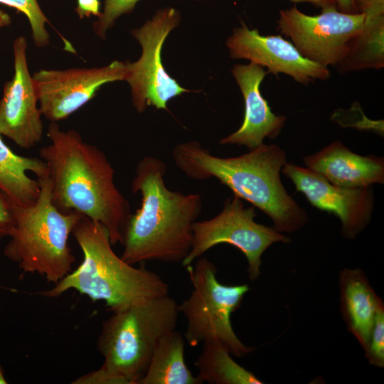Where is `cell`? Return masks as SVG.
Segmentation results:
<instances>
[{
  "label": "cell",
  "mask_w": 384,
  "mask_h": 384,
  "mask_svg": "<svg viewBox=\"0 0 384 384\" xmlns=\"http://www.w3.org/2000/svg\"><path fill=\"white\" fill-rule=\"evenodd\" d=\"M50 143L39 151L51 183V199L63 213L75 212L102 224L112 245H122L132 215L130 203L114 183L105 154L75 130L50 122Z\"/></svg>",
  "instance_id": "1"
},
{
  "label": "cell",
  "mask_w": 384,
  "mask_h": 384,
  "mask_svg": "<svg viewBox=\"0 0 384 384\" xmlns=\"http://www.w3.org/2000/svg\"><path fill=\"white\" fill-rule=\"evenodd\" d=\"M166 169L154 156L137 163L132 191L141 194L142 203L130 217L120 256L130 265L154 260L182 263L190 252L192 225L202 211L201 196L169 189Z\"/></svg>",
  "instance_id": "2"
},
{
  "label": "cell",
  "mask_w": 384,
  "mask_h": 384,
  "mask_svg": "<svg viewBox=\"0 0 384 384\" xmlns=\"http://www.w3.org/2000/svg\"><path fill=\"white\" fill-rule=\"evenodd\" d=\"M172 157L188 178L218 179L233 196L245 200L268 215L279 233H293L308 221L306 211L288 194L280 178L285 152L276 144H262L236 157L213 155L197 141L176 145Z\"/></svg>",
  "instance_id": "3"
},
{
  "label": "cell",
  "mask_w": 384,
  "mask_h": 384,
  "mask_svg": "<svg viewBox=\"0 0 384 384\" xmlns=\"http://www.w3.org/2000/svg\"><path fill=\"white\" fill-rule=\"evenodd\" d=\"M72 234L83 254L82 262L53 288L38 294L54 298L74 289L93 302H104L112 312L169 294V284L159 274L144 266L135 267L114 252L102 224L81 215Z\"/></svg>",
  "instance_id": "4"
},
{
  "label": "cell",
  "mask_w": 384,
  "mask_h": 384,
  "mask_svg": "<svg viewBox=\"0 0 384 384\" xmlns=\"http://www.w3.org/2000/svg\"><path fill=\"white\" fill-rule=\"evenodd\" d=\"M37 179L41 190L36 201L14 203L15 225L4 255L22 274H38L55 284L72 271L75 257L68 239L82 215L60 211L52 202L48 175Z\"/></svg>",
  "instance_id": "5"
},
{
  "label": "cell",
  "mask_w": 384,
  "mask_h": 384,
  "mask_svg": "<svg viewBox=\"0 0 384 384\" xmlns=\"http://www.w3.org/2000/svg\"><path fill=\"white\" fill-rule=\"evenodd\" d=\"M178 304L169 294L112 311L102 325L97 348L102 367L139 384L159 339L176 329Z\"/></svg>",
  "instance_id": "6"
},
{
  "label": "cell",
  "mask_w": 384,
  "mask_h": 384,
  "mask_svg": "<svg viewBox=\"0 0 384 384\" xmlns=\"http://www.w3.org/2000/svg\"><path fill=\"white\" fill-rule=\"evenodd\" d=\"M192 284L187 299L178 304L186 320L184 338L196 347L204 341H219L235 357H243L255 348L245 345L232 327L230 316L241 305L247 284L225 285L218 282L215 265L206 257H198L194 266L186 267Z\"/></svg>",
  "instance_id": "7"
},
{
  "label": "cell",
  "mask_w": 384,
  "mask_h": 384,
  "mask_svg": "<svg viewBox=\"0 0 384 384\" xmlns=\"http://www.w3.org/2000/svg\"><path fill=\"white\" fill-rule=\"evenodd\" d=\"M255 216L253 206L245 207L242 199L235 196L227 198L217 215L193 223L191 247L182 265H191L213 247L225 243L243 253L247 260L249 279H257L264 252L275 242L288 243L291 240L274 228L257 223Z\"/></svg>",
  "instance_id": "8"
},
{
  "label": "cell",
  "mask_w": 384,
  "mask_h": 384,
  "mask_svg": "<svg viewBox=\"0 0 384 384\" xmlns=\"http://www.w3.org/2000/svg\"><path fill=\"white\" fill-rule=\"evenodd\" d=\"M180 21L177 9L162 8L141 27L132 31L141 45L142 54L134 63L125 62L124 80L130 86L133 105L139 113L148 106L165 110L170 100L190 92L166 73L161 63L164 43Z\"/></svg>",
  "instance_id": "9"
},
{
  "label": "cell",
  "mask_w": 384,
  "mask_h": 384,
  "mask_svg": "<svg viewBox=\"0 0 384 384\" xmlns=\"http://www.w3.org/2000/svg\"><path fill=\"white\" fill-rule=\"evenodd\" d=\"M365 15L345 14L336 6L309 16L296 6L281 9L277 21L280 32L305 58L324 67L336 66L351 39L363 28Z\"/></svg>",
  "instance_id": "10"
},
{
  "label": "cell",
  "mask_w": 384,
  "mask_h": 384,
  "mask_svg": "<svg viewBox=\"0 0 384 384\" xmlns=\"http://www.w3.org/2000/svg\"><path fill=\"white\" fill-rule=\"evenodd\" d=\"M126 63L92 68L41 70L32 78L42 115L50 122L68 118L105 84L124 80Z\"/></svg>",
  "instance_id": "11"
},
{
  "label": "cell",
  "mask_w": 384,
  "mask_h": 384,
  "mask_svg": "<svg viewBox=\"0 0 384 384\" xmlns=\"http://www.w3.org/2000/svg\"><path fill=\"white\" fill-rule=\"evenodd\" d=\"M282 170L311 206L340 219L341 234L345 238L353 239L369 224L374 206L372 186H336L319 174L292 163H286Z\"/></svg>",
  "instance_id": "12"
},
{
  "label": "cell",
  "mask_w": 384,
  "mask_h": 384,
  "mask_svg": "<svg viewBox=\"0 0 384 384\" xmlns=\"http://www.w3.org/2000/svg\"><path fill=\"white\" fill-rule=\"evenodd\" d=\"M26 49V38H16L13 44L14 75L5 83L0 100V134L29 149L41 142L43 125Z\"/></svg>",
  "instance_id": "13"
},
{
  "label": "cell",
  "mask_w": 384,
  "mask_h": 384,
  "mask_svg": "<svg viewBox=\"0 0 384 384\" xmlns=\"http://www.w3.org/2000/svg\"><path fill=\"white\" fill-rule=\"evenodd\" d=\"M233 59H246L274 75L285 74L296 82L307 85L330 78L329 68L302 55L295 46L279 35H261L244 22L235 28L225 42Z\"/></svg>",
  "instance_id": "14"
},
{
  "label": "cell",
  "mask_w": 384,
  "mask_h": 384,
  "mask_svg": "<svg viewBox=\"0 0 384 384\" xmlns=\"http://www.w3.org/2000/svg\"><path fill=\"white\" fill-rule=\"evenodd\" d=\"M231 73L244 99V118L240 128L219 143L245 146L251 150L263 144L265 138H276L287 118L273 113L260 92V85L269 73L265 68L253 63L236 64Z\"/></svg>",
  "instance_id": "15"
},
{
  "label": "cell",
  "mask_w": 384,
  "mask_h": 384,
  "mask_svg": "<svg viewBox=\"0 0 384 384\" xmlns=\"http://www.w3.org/2000/svg\"><path fill=\"white\" fill-rule=\"evenodd\" d=\"M306 167L330 183L346 188H361L384 182V159L361 156L335 141L314 154L304 158Z\"/></svg>",
  "instance_id": "16"
},
{
  "label": "cell",
  "mask_w": 384,
  "mask_h": 384,
  "mask_svg": "<svg viewBox=\"0 0 384 384\" xmlns=\"http://www.w3.org/2000/svg\"><path fill=\"white\" fill-rule=\"evenodd\" d=\"M340 309L347 329L366 348L379 307L384 304L361 269L339 273Z\"/></svg>",
  "instance_id": "17"
},
{
  "label": "cell",
  "mask_w": 384,
  "mask_h": 384,
  "mask_svg": "<svg viewBox=\"0 0 384 384\" xmlns=\"http://www.w3.org/2000/svg\"><path fill=\"white\" fill-rule=\"evenodd\" d=\"M37 178L48 175L46 163L39 157H27L14 153L3 141L0 134V188L16 205L33 204L38 198L41 186Z\"/></svg>",
  "instance_id": "18"
},
{
  "label": "cell",
  "mask_w": 384,
  "mask_h": 384,
  "mask_svg": "<svg viewBox=\"0 0 384 384\" xmlns=\"http://www.w3.org/2000/svg\"><path fill=\"white\" fill-rule=\"evenodd\" d=\"M184 336L176 329L163 336L155 346L139 384H201L184 359Z\"/></svg>",
  "instance_id": "19"
},
{
  "label": "cell",
  "mask_w": 384,
  "mask_h": 384,
  "mask_svg": "<svg viewBox=\"0 0 384 384\" xmlns=\"http://www.w3.org/2000/svg\"><path fill=\"white\" fill-rule=\"evenodd\" d=\"M230 352L218 341L202 343L195 366L201 383L210 384H262L254 373L236 363Z\"/></svg>",
  "instance_id": "20"
},
{
  "label": "cell",
  "mask_w": 384,
  "mask_h": 384,
  "mask_svg": "<svg viewBox=\"0 0 384 384\" xmlns=\"http://www.w3.org/2000/svg\"><path fill=\"white\" fill-rule=\"evenodd\" d=\"M336 66L341 73L384 67V16L364 21Z\"/></svg>",
  "instance_id": "21"
},
{
  "label": "cell",
  "mask_w": 384,
  "mask_h": 384,
  "mask_svg": "<svg viewBox=\"0 0 384 384\" xmlns=\"http://www.w3.org/2000/svg\"><path fill=\"white\" fill-rule=\"evenodd\" d=\"M0 4L16 9L23 13L30 23L32 38L38 47L50 43V35L46 28L49 23L37 0H0Z\"/></svg>",
  "instance_id": "22"
},
{
  "label": "cell",
  "mask_w": 384,
  "mask_h": 384,
  "mask_svg": "<svg viewBox=\"0 0 384 384\" xmlns=\"http://www.w3.org/2000/svg\"><path fill=\"white\" fill-rule=\"evenodd\" d=\"M139 0H105L104 8L98 19L92 24L94 33L105 38L121 16L131 13Z\"/></svg>",
  "instance_id": "23"
},
{
  "label": "cell",
  "mask_w": 384,
  "mask_h": 384,
  "mask_svg": "<svg viewBox=\"0 0 384 384\" xmlns=\"http://www.w3.org/2000/svg\"><path fill=\"white\" fill-rule=\"evenodd\" d=\"M364 350L368 363L378 368L384 366V304L377 311L370 338Z\"/></svg>",
  "instance_id": "24"
},
{
  "label": "cell",
  "mask_w": 384,
  "mask_h": 384,
  "mask_svg": "<svg viewBox=\"0 0 384 384\" xmlns=\"http://www.w3.org/2000/svg\"><path fill=\"white\" fill-rule=\"evenodd\" d=\"M73 384H130L129 381L124 377L114 374L105 368L78 377Z\"/></svg>",
  "instance_id": "25"
},
{
  "label": "cell",
  "mask_w": 384,
  "mask_h": 384,
  "mask_svg": "<svg viewBox=\"0 0 384 384\" xmlns=\"http://www.w3.org/2000/svg\"><path fill=\"white\" fill-rule=\"evenodd\" d=\"M14 225V203L0 188V241L10 236Z\"/></svg>",
  "instance_id": "26"
},
{
  "label": "cell",
  "mask_w": 384,
  "mask_h": 384,
  "mask_svg": "<svg viewBox=\"0 0 384 384\" xmlns=\"http://www.w3.org/2000/svg\"><path fill=\"white\" fill-rule=\"evenodd\" d=\"M357 14L365 15V20L384 16V0H354Z\"/></svg>",
  "instance_id": "27"
},
{
  "label": "cell",
  "mask_w": 384,
  "mask_h": 384,
  "mask_svg": "<svg viewBox=\"0 0 384 384\" xmlns=\"http://www.w3.org/2000/svg\"><path fill=\"white\" fill-rule=\"evenodd\" d=\"M75 11L80 18L101 14L100 0H77Z\"/></svg>",
  "instance_id": "28"
},
{
  "label": "cell",
  "mask_w": 384,
  "mask_h": 384,
  "mask_svg": "<svg viewBox=\"0 0 384 384\" xmlns=\"http://www.w3.org/2000/svg\"><path fill=\"white\" fill-rule=\"evenodd\" d=\"M338 11L345 14H357L354 0H334Z\"/></svg>",
  "instance_id": "29"
},
{
  "label": "cell",
  "mask_w": 384,
  "mask_h": 384,
  "mask_svg": "<svg viewBox=\"0 0 384 384\" xmlns=\"http://www.w3.org/2000/svg\"><path fill=\"white\" fill-rule=\"evenodd\" d=\"M294 3H302L306 2L312 4L315 6H319L321 9L329 7V6H336L334 0H290Z\"/></svg>",
  "instance_id": "30"
},
{
  "label": "cell",
  "mask_w": 384,
  "mask_h": 384,
  "mask_svg": "<svg viewBox=\"0 0 384 384\" xmlns=\"http://www.w3.org/2000/svg\"><path fill=\"white\" fill-rule=\"evenodd\" d=\"M11 23V16L6 11L0 9V28L9 26Z\"/></svg>",
  "instance_id": "31"
},
{
  "label": "cell",
  "mask_w": 384,
  "mask_h": 384,
  "mask_svg": "<svg viewBox=\"0 0 384 384\" xmlns=\"http://www.w3.org/2000/svg\"><path fill=\"white\" fill-rule=\"evenodd\" d=\"M7 380H6L4 374L2 367L0 364V384H6Z\"/></svg>",
  "instance_id": "32"
}]
</instances>
